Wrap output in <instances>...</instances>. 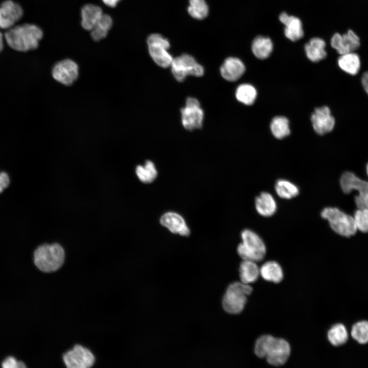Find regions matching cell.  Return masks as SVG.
<instances>
[{
    "label": "cell",
    "instance_id": "13",
    "mask_svg": "<svg viewBox=\"0 0 368 368\" xmlns=\"http://www.w3.org/2000/svg\"><path fill=\"white\" fill-rule=\"evenodd\" d=\"M52 76L58 82L66 85H71L78 77V65L69 59L61 60L54 66Z\"/></svg>",
    "mask_w": 368,
    "mask_h": 368
},
{
    "label": "cell",
    "instance_id": "2",
    "mask_svg": "<svg viewBox=\"0 0 368 368\" xmlns=\"http://www.w3.org/2000/svg\"><path fill=\"white\" fill-rule=\"evenodd\" d=\"M64 260V249L57 243L41 245L34 252V264L43 272L56 271L63 265Z\"/></svg>",
    "mask_w": 368,
    "mask_h": 368
},
{
    "label": "cell",
    "instance_id": "38",
    "mask_svg": "<svg viewBox=\"0 0 368 368\" xmlns=\"http://www.w3.org/2000/svg\"><path fill=\"white\" fill-rule=\"evenodd\" d=\"M104 4L110 7H114L120 0H102Z\"/></svg>",
    "mask_w": 368,
    "mask_h": 368
},
{
    "label": "cell",
    "instance_id": "22",
    "mask_svg": "<svg viewBox=\"0 0 368 368\" xmlns=\"http://www.w3.org/2000/svg\"><path fill=\"white\" fill-rule=\"evenodd\" d=\"M260 273L264 280L274 283L281 282L284 277L281 266L274 261L264 263L260 268Z\"/></svg>",
    "mask_w": 368,
    "mask_h": 368
},
{
    "label": "cell",
    "instance_id": "40",
    "mask_svg": "<svg viewBox=\"0 0 368 368\" xmlns=\"http://www.w3.org/2000/svg\"><path fill=\"white\" fill-rule=\"evenodd\" d=\"M366 171H367V174L368 175V164L367 165V167H366Z\"/></svg>",
    "mask_w": 368,
    "mask_h": 368
},
{
    "label": "cell",
    "instance_id": "1",
    "mask_svg": "<svg viewBox=\"0 0 368 368\" xmlns=\"http://www.w3.org/2000/svg\"><path fill=\"white\" fill-rule=\"evenodd\" d=\"M4 36L11 48L19 52H27L37 48L43 37V32L35 25L24 24L8 29Z\"/></svg>",
    "mask_w": 368,
    "mask_h": 368
},
{
    "label": "cell",
    "instance_id": "30",
    "mask_svg": "<svg viewBox=\"0 0 368 368\" xmlns=\"http://www.w3.org/2000/svg\"><path fill=\"white\" fill-rule=\"evenodd\" d=\"M289 122L283 116L273 118L270 123V128L273 135L278 139H282L289 135Z\"/></svg>",
    "mask_w": 368,
    "mask_h": 368
},
{
    "label": "cell",
    "instance_id": "14",
    "mask_svg": "<svg viewBox=\"0 0 368 368\" xmlns=\"http://www.w3.org/2000/svg\"><path fill=\"white\" fill-rule=\"evenodd\" d=\"M360 39L352 30L341 35L335 33L331 39V47L340 55L354 52L360 47Z\"/></svg>",
    "mask_w": 368,
    "mask_h": 368
},
{
    "label": "cell",
    "instance_id": "18",
    "mask_svg": "<svg viewBox=\"0 0 368 368\" xmlns=\"http://www.w3.org/2000/svg\"><path fill=\"white\" fill-rule=\"evenodd\" d=\"M279 19L285 26L284 34L288 39L295 41L303 37L302 23L298 17L283 12L280 15Z\"/></svg>",
    "mask_w": 368,
    "mask_h": 368
},
{
    "label": "cell",
    "instance_id": "11",
    "mask_svg": "<svg viewBox=\"0 0 368 368\" xmlns=\"http://www.w3.org/2000/svg\"><path fill=\"white\" fill-rule=\"evenodd\" d=\"M181 115L182 124L186 129L192 130L202 126L204 112L196 99L187 98L186 106L181 109Z\"/></svg>",
    "mask_w": 368,
    "mask_h": 368
},
{
    "label": "cell",
    "instance_id": "34",
    "mask_svg": "<svg viewBox=\"0 0 368 368\" xmlns=\"http://www.w3.org/2000/svg\"><path fill=\"white\" fill-rule=\"evenodd\" d=\"M354 219L357 228L363 233H368V209H358L354 213Z\"/></svg>",
    "mask_w": 368,
    "mask_h": 368
},
{
    "label": "cell",
    "instance_id": "29",
    "mask_svg": "<svg viewBox=\"0 0 368 368\" xmlns=\"http://www.w3.org/2000/svg\"><path fill=\"white\" fill-rule=\"evenodd\" d=\"M235 96L240 102L246 105H250L256 99L257 91L252 85L244 83L238 86L236 90Z\"/></svg>",
    "mask_w": 368,
    "mask_h": 368
},
{
    "label": "cell",
    "instance_id": "5",
    "mask_svg": "<svg viewBox=\"0 0 368 368\" xmlns=\"http://www.w3.org/2000/svg\"><path fill=\"white\" fill-rule=\"evenodd\" d=\"M320 215L328 221L331 228L337 234L346 237L355 234L357 228L354 217L339 209L326 207L321 211Z\"/></svg>",
    "mask_w": 368,
    "mask_h": 368
},
{
    "label": "cell",
    "instance_id": "28",
    "mask_svg": "<svg viewBox=\"0 0 368 368\" xmlns=\"http://www.w3.org/2000/svg\"><path fill=\"white\" fill-rule=\"evenodd\" d=\"M112 25V19L107 14H104L90 31L91 36L95 41H100L106 37Z\"/></svg>",
    "mask_w": 368,
    "mask_h": 368
},
{
    "label": "cell",
    "instance_id": "6",
    "mask_svg": "<svg viewBox=\"0 0 368 368\" xmlns=\"http://www.w3.org/2000/svg\"><path fill=\"white\" fill-rule=\"evenodd\" d=\"M340 183L345 194H348L353 190L358 191L359 194L355 197L357 208L368 209V181L363 180L353 173L348 171L342 174Z\"/></svg>",
    "mask_w": 368,
    "mask_h": 368
},
{
    "label": "cell",
    "instance_id": "19",
    "mask_svg": "<svg viewBox=\"0 0 368 368\" xmlns=\"http://www.w3.org/2000/svg\"><path fill=\"white\" fill-rule=\"evenodd\" d=\"M255 208L261 216L269 217L277 209V204L273 196L268 192H262L255 200Z\"/></svg>",
    "mask_w": 368,
    "mask_h": 368
},
{
    "label": "cell",
    "instance_id": "25",
    "mask_svg": "<svg viewBox=\"0 0 368 368\" xmlns=\"http://www.w3.org/2000/svg\"><path fill=\"white\" fill-rule=\"evenodd\" d=\"M339 67L344 72L352 75H356L360 67V60L359 56L354 53L340 55L338 59Z\"/></svg>",
    "mask_w": 368,
    "mask_h": 368
},
{
    "label": "cell",
    "instance_id": "9",
    "mask_svg": "<svg viewBox=\"0 0 368 368\" xmlns=\"http://www.w3.org/2000/svg\"><path fill=\"white\" fill-rule=\"evenodd\" d=\"M290 353V346L286 340L272 336L266 348L265 358L269 364L280 366L287 361Z\"/></svg>",
    "mask_w": 368,
    "mask_h": 368
},
{
    "label": "cell",
    "instance_id": "39",
    "mask_svg": "<svg viewBox=\"0 0 368 368\" xmlns=\"http://www.w3.org/2000/svg\"><path fill=\"white\" fill-rule=\"evenodd\" d=\"M4 48V37L2 33L0 32V52Z\"/></svg>",
    "mask_w": 368,
    "mask_h": 368
},
{
    "label": "cell",
    "instance_id": "23",
    "mask_svg": "<svg viewBox=\"0 0 368 368\" xmlns=\"http://www.w3.org/2000/svg\"><path fill=\"white\" fill-rule=\"evenodd\" d=\"M260 268L256 262L243 260L239 267V275L241 282L249 284L257 281L259 278Z\"/></svg>",
    "mask_w": 368,
    "mask_h": 368
},
{
    "label": "cell",
    "instance_id": "16",
    "mask_svg": "<svg viewBox=\"0 0 368 368\" xmlns=\"http://www.w3.org/2000/svg\"><path fill=\"white\" fill-rule=\"evenodd\" d=\"M159 222L172 233L185 237L190 234V229L185 219L176 212L168 211L164 213L159 219Z\"/></svg>",
    "mask_w": 368,
    "mask_h": 368
},
{
    "label": "cell",
    "instance_id": "26",
    "mask_svg": "<svg viewBox=\"0 0 368 368\" xmlns=\"http://www.w3.org/2000/svg\"><path fill=\"white\" fill-rule=\"evenodd\" d=\"M277 195L282 198L290 199L299 194V188L297 185L286 179H278L274 185Z\"/></svg>",
    "mask_w": 368,
    "mask_h": 368
},
{
    "label": "cell",
    "instance_id": "21",
    "mask_svg": "<svg viewBox=\"0 0 368 368\" xmlns=\"http://www.w3.org/2000/svg\"><path fill=\"white\" fill-rule=\"evenodd\" d=\"M326 43L321 38L314 37L305 45V51L307 58L311 61L318 62L327 56Z\"/></svg>",
    "mask_w": 368,
    "mask_h": 368
},
{
    "label": "cell",
    "instance_id": "3",
    "mask_svg": "<svg viewBox=\"0 0 368 368\" xmlns=\"http://www.w3.org/2000/svg\"><path fill=\"white\" fill-rule=\"evenodd\" d=\"M242 242L237 251L242 260L256 262L262 261L266 253V245L260 236L254 231L245 228L241 233Z\"/></svg>",
    "mask_w": 368,
    "mask_h": 368
},
{
    "label": "cell",
    "instance_id": "10",
    "mask_svg": "<svg viewBox=\"0 0 368 368\" xmlns=\"http://www.w3.org/2000/svg\"><path fill=\"white\" fill-rule=\"evenodd\" d=\"M62 358L68 368H89L95 361L93 353L80 344H76L72 350L65 352Z\"/></svg>",
    "mask_w": 368,
    "mask_h": 368
},
{
    "label": "cell",
    "instance_id": "31",
    "mask_svg": "<svg viewBox=\"0 0 368 368\" xmlns=\"http://www.w3.org/2000/svg\"><path fill=\"white\" fill-rule=\"evenodd\" d=\"M135 173L139 179L143 183L153 182L157 176V170L154 164L151 160L146 161L144 165H138Z\"/></svg>",
    "mask_w": 368,
    "mask_h": 368
},
{
    "label": "cell",
    "instance_id": "4",
    "mask_svg": "<svg viewBox=\"0 0 368 368\" xmlns=\"http://www.w3.org/2000/svg\"><path fill=\"white\" fill-rule=\"evenodd\" d=\"M252 288L247 284L234 282L230 284L224 295L222 306L230 314H236L244 308L247 296L252 292Z\"/></svg>",
    "mask_w": 368,
    "mask_h": 368
},
{
    "label": "cell",
    "instance_id": "12",
    "mask_svg": "<svg viewBox=\"0 0 368 368\" xmlns=\"http://www.w3.org/2000/svg\"><path fill=\"white\" fill-rule=\"evenodd\" d=\"M23 9L19 4L6 0L0 5V29H9L22 17Z\"/></svg>",
    "mask_w": 368,
    "mask_h": 368
},
{
    "label": "cell",
    "instance_id": "17",
    "mask_svg": "<svg viewBox=\"0 0 368 368\" xmlns=\"http://www.w3.org/2000/svg\"><path fill=\"white\" fill-rule=\"evenodd\" d=\"M245 66L239 58H227L220 67L222 77L227 81L234 82L238 80L244 73Z\"/></svg>",
    "mask_w": 368,
    "mask_h": 368
},
{
    "label": "cell",
    "instance_id": "15",
    "mask_svg": "<svg viewBox=\"0 0 368 368\" xmlns=\"http://www.w3.org/2000/svg\"><path fill=\"white\" fill-rule=\"evenodd\" d=\"M314 131L319 135L331 132L335 126V119L330 109L324 106L315 108L311 117Z\"/></svg>",
    "mask_w": 368,
    "mask_h": 368
},
{
    "label": "cell",
    "instance_id": "35",
    "mask_svg": "<svg viewBox=\"0 0 368 368\" xmlns=\"http://www.w3.org/2000/svg\"><path fill=\"white\" fill-rule=\"evenodd\" d=\"M2 365L4 368H24L26 367L25 364L22 361H17L14 357L9 356L6 358L2 362Z\"/></svg>",
    "mask_w": 368,
    "mask_h": 368
},
{
    "label": "cell",
    "instance_id": "36",
    "mask_svg": "<svg viewBox=\"0 0 368 368\" xmlns=\"http://www.w3.org/2000/svg\"><path fill=\"white\" fill-rule=\"evenodd\" d=\"M10 183L9 177L7 173L4 172L0 173V193L7 188Z\"/></svg>",
    "mask_w": 368,
    "mask_h": 368
},
{
    "label": "cell",
    "instance_id": "8",
    "mask_svg": "<svg viewBox=\"0 0 368 368\" xmlns=\"http://www.w3.org/2000/svg\"><path fill=\"white\" fill-rule=\"evenodd\" d=\"M149 52L153 61L159 66L167 67L173 59L168 52L170 43L168 39L158 34H152L147 39Z\"/></svg>",
    "mask_w": 368,
    "mask_h": 368
},
{
    "label": "cell",
    "instance_id": "33",
    "mask_svg": "<svg viewBox=\"0 0 368 368\" xmlns=\"http://www.w3.org/2000/svg\"><path fill=\"white\" fill-rule=\"evenodd\" d=\"M188 12L194 18L202 19L207 16L208 6L204 0H189Z\"/></svg>",
    "mask_w": 368,
    "mask_h": 368
},
{
    "label": "cell",
    "instance_id": "7",
    "mask_svg": "<svg viewBox=\"0 0 368 368\" xmlns=\"http://www.w3.org/2000/svg\"><path fill=\"white\" fill-rule=\"evenodd\" d=\"M170 66L173 76L179 82L183 81L188 76L200 77L204 74L202 66L188 54L173 58Z\"/></svg>",
    "mask_w": 368,
    "mask_h": 368
},
{
    "label": "cell",
    "instance_id": "27",
    "mask_svg": "<svg viewBox=\"0 0 368 368\" xmlns=\"http://www.w3.org/2000/svg\"><path fill=\"white\" fill-rule=\"evenodd\" d=\"M327 337L332 345L338 347L347 342L348 339V333L343 324L338 323L332 326L328 330Z\"/></svg>",
    "mask_w": 368,
    "mask_h": 368
},
{
    "label": "cell",
    "instance_id": "20",
    "mask_svg": "<svg viewBox=\"0 0 368 368\" xmlns=\"http://www.w3.org/2000/svg\"><path fill=\"white\" fill-rule=\"evenodd\" d=\"M103 14L101 7L93 4L84 5L81 10V25L88 31H91Z\"/></svg>",
    "mask_w": 368,
    "mask_h": 368
},
{
    "label": "cell",
    "instance_id": "24",
    "mask_svg": "<svg viewBox=\"0 0 368 368\" xmlns=\"http://www.w3.org/2000/svg\"><path fill=\"white\" fill-rule=\"evenodd\" d=\"M273 50V43L271 39L265 36H258L251 43V51L256 57L265 59L271 54Z\"/></svg>",
    "mask_w": 368,
    "mask_h": 368
},
{
    "label": "cell",
    "instance_id": "37",
    "mask_svg": "<svg viewBox=\"0 0 368 368\" xmlns=\"http://www.w3.org/2000/svg\"><path fill=\"white\" fill-rule=\"evenodd\" d=\"M361 83L364 89L368 95V71L365 72L362 75Z\"/></svg>",
    "mask_w": 368,
    "mask_h": 368
},
{
    "label": "cell",
    "instance_id": "32",
    "mask_svg": "<svg viewBox=\"0 0 368 368\" xmlns=\"http://www.w3.org/2000/svg\"><path fill=\"white\" fill-rule=\"evenodd\" d=\"M351 335L359 343H368V321L362 320L354 324L352 327Z\"/></svg>",
    "mask_w": 368,
    "mask_h": 368
}]
</instances>
